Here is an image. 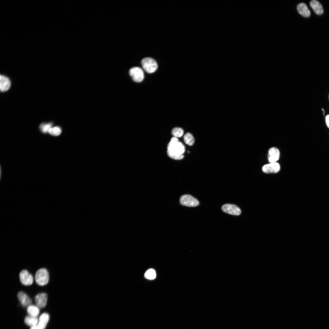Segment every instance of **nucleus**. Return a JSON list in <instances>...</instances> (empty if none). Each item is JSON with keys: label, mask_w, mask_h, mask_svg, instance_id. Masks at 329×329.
<instances>
[{"label": "nucleus", "mask_w": 329, "mask_h": 329, "mask_svg": "<svg viewBox=\"0 0 329 329\" xmlns=\"http://www.w3.org/2000/svg\"><path fill=\"white\" fill-rule=\"evenodd\" d=\"M180 204L184 206L189 207H195L198 206L199 203L197 199L188 194L181 196L179 200Z\"/></svg>", "instance_id": "20e7f679"}, {"label": "nucleus", "mask_w": 329, "mask_h": 329, "mask_svg": "<svg viewBox=\"0 0 329 329\" xmlns=\"http://www.w3.org/2000/svg\"><path fill=\"white\" fill-rule=\"evenodd\" d=\"M49 319V315L47 313H43L40 316L37 326L40 329H44Z\"/></svg>", "instance_id": "4468645a"}, {"label": "nucleus", "mask_w": 329, "mask_h": 329, "mask_svg": "<svg viewBox=\"0 0 329 329\" xmlns=\"http://www.w3.org/2000/svg\"></svg>", "instance_id": "a878e982"}, {"label": "nucleus", "mask_w": 329, "mask_h": 329, "mask_svg": "<svg viewBox=\"0 0 329 329\" xmlns=\"http://www.w3.org/2000/svg\"><path fill=\"white\" fill-rule=\"evenodd\" d=\"M24 322L27 325L31 327L37 325L38 319L37 317L31 316H26L24 319Z\"/></svg>", "instance_id": "f3484780"}, {"label": "nucleus", "mask_w": 329, "mask_h": 329, "mask_svg": "<svg viewBox=\"0 0 329 329\" xmlns=\"http://www.w3.org/2000/svg\"><path fill=\"white\" fill-rule=\"evenodd\" d=\"M52 125L51 123L42 124L40 126V128L42 133H46L48 132L49 130L52 127Z\"/></svg>", "instance_id": "4be33fe9"}, {"label": "nucleus", "mask_w": 329, "mask_h": 329, "mask_svg": "<svg viewBox=\"0 0 329 329\" xmlns=\"http://www.w3.org/2000/svg\"><path fill=\"white\" fill-rule=\"evenodd\" d=\"M167 148V151L177 155L183 154L185 151L183 145L179 141L177 138L175 137L171 139L168 144Z\"/></svg>", "instance_id": "f257e3e1"}, {"label": "nucleus", "mask_w": 329, "mask_h": 329, "mask_svg": "<svg viewBox=\"0 0 329 329\" xmlns=\"http://www.w3.org/2000/svg\"><path fill=\"white\" fill-rule=\"evenodd\" d=\"M325 122L327 127L329 128V115H327L325 118Z\"/></svg>", "instance_id": "b1692460"}, {"label": "nucleus", "mask_w": 329, "mask_h": 329, "mask_svg": "<svg viewBox=\"0 0 329 329\" xmlns=\"http://www.w3.org/2000/svg\"><path fill=\"white\" fill-rule=\"evenodd\" d=\"M11 86V82L7 77L1 75L0 76V90L2 92L8 90Z\"/></svg>", "instance_id": "f8f14e48"}, {"label": "nucleus", "mask_w": 329, "mask_h": 329, "mask_svg": "<svg viewBox=\"0 0 329 329\" xmlns=\"http://www.w3.org/2000/svg\"><path fill=\"white\" fill-rule=\"evenodd\" d=\"M141 63L144 70L149 73L154 72L158 68L156 62L151 58L146 57L143 58L142 60Z\"/></svg>", "instance_id": "7ed1b4c3"}, {"label": "nucleus", "mask_w": 329, "mask_h": 329, "mask_svg": "<svg viewBox=\"0 0 329 329\" xmlns=\"http://www.w3.org/2000/svg\"><path fill=\"white\" fill-rule=\"evenodd\" d=\"M183 139L185 142L189 146L192 145L194 143V137L192 135L189 133H187L185 135Z\"/></svg>", "instance_id": "a211bd4d"}, {"label": "nucleus", "mask_w": 329, "mask_h": 329, "mask_svg": "<svg viewBox=\"0 0 329 329\" xmlns=\"http://www.w3.org/2000/svg\"><path fill=\"white\" fill-rule=\"evenodd\" d=\"M62 130L61 128L58 126L51 127L49 130L48 133L50 134L55 136H58L61 133Z\"/></svg>", "instance_id": "412c9836"}, {"label": "nucleus", "mask_w": 329, "mask_h": 329, "mask_svg": "<svg viewBox=\"0 0 329 329\" xmlns=\"http://www.w3.org/2000/svg\"><path fill=\"white\" fill-rule=\"evenodd\" d=\"M262 169L265 173H276L280 170V165L279 163L276 162L271 163L264 165Z\"/></svg>", "instance_id": "9d476101"}, {"label": "nucleus", "mask_w": 329, "mask_h": 329, "mask_svg": "<svg viewBox=\"0 0 329 329\" xmlns=\"http://www.w3.org/2000/svg\"><path fill=\"white\" fill-rule=\"evenodd\" d=\"M310 5L315 13L318 15L322 14L324 12L323 7L321 4L318 1L313 0L310 2Z\"/></svg>", "instance_id": "2eb2a0df"}, {"label": "nucleus", "mask_w": 329, "mask_h": 329, "mask_svg": "<svg viewBox=\"0 0 329 329\" xmlns=\"http://www.w3.org/2000/svg\"><path fill=\"white\" fill-rule=\"evenodd\" d=\"M20 281L22 284L26 286L31 285L34 281L33 275L28 271L23 270L19 274Z\"/></svg>", "instance_id": "423d86ee"}, {"label": "nucleus", "mask_w": 329, "mask_h": 329, "mask_svg": "<svg viewBox=\"0 0 329 329\" xmlns=\"http://www.w3.org/2000/svg\"><path fill=\"white\" fill-rule=\"evenodd\" d=\"M279 151L276 147H273L269 149L268 157L270 163L276 162L279 159Z\"/></svg>", "instance_id": "9b49d317"}, {"label": "nucleus", "mask_w": 329, "mask_h": 329, "mask_svg": "<svg viewBox=\"0 0 329 329\" xmlns=\"http://www.w3.org/2000/svg\"><path fill=\"white\" fill-rule=\"evenodd\" d=\"M145 277L150 280H153L156 277V273L155 270L153 269H150L147 270L144 274Z\"/></svg>", "instance_id": "aec40b11"}, {"label": "nucleus", "mask_w": 329, "mask_h": 329, "mask_svg": "<svg viewBox=\"0 0 329 329\" xmlns=\"http://www.w3.org/2000/svg\"><path fill=\"white\" fill-rule=\"evenodd\" d=\"M17 297L20 303L23 307H27L31 305V299L25 292L22 291L19 292L17 293Z\"/></svg>", "instance_id": "1a4fd4ad"}, {"label": "nucleus", "mask_w": 329, "mask_h": 329, "mask_svg": "<svg viewBox=\"0 0 329 329\" xmlns=\"http://www.w3.org/2000/svg\"><path fill=\"white\" fill-rule=\"evenodd\" d=\"M167 154L168 156L171 158L176 160H180L183 158L184 155L183 154L177 155L175 154L168 152L167 151Z\"/></svg>", "instance_id": "5701e85b"}, {"label": "nucleus", "mask_w": 329, "mask_h": 329, "mask_svg": "<svg viewBox=\"0 0 329 329\" xmlns=\"http://www.w3.org/2000/svg\"><path fill=\"white\" fill-rule=\"evenodd\" d=\"M35 280L38 285L43 286L46 285L49 280V274L46 268H41L37 271L35 275Z\"/></svg>", "instance_id": "f03ea898"}, {"label": "nucleus", "mask_w": 329, "mask_h": 329, "mask_svg": "<svg viewBox=\"0 0 329 329\" xmlns=\"http://www.w3.org/2000/svg\"><path fill=\"white\" fill-rule=\"evenodd\" d=\"M297 9L299 14L305 17H309L310 15V12L306 5L303 3H301L297 6Z\"/></svg>", "instance_id": "ddd939ff"}, {"label": "nucleus", "mask_w": 329, "mask_h": 329, "mask_svg": "<svg viewBox=\"0 0 329 329\" xmlns=\"http://www.w3.org/2000/svg\"><path fill=\"white\" fill-rule=\"evenodd\" d=\"M183 130L179 127H175L171 131L172 135L174 137L178 138L181 137L183 134Z\"/></svg>", "instance_id": "6ab92c4d"}, {"label": "nucleus", "mask_w": 329, "mask_h": 329, "mask_svg": "<svg viewBox=\"0 0 329 329\" xmlns=\"http://www.w3.org/2000/svg\"><path fill=\"white\" fill-rule=\"evenodd\" d=\"M34 298L36 306L38 307L42 308L46 306L48 300V295L46 293H39L35 296Z\"/></svg>", "instance_id": "6e6552de"}, {"label": "nucleus", "mask_w": 329, "mask_h": 329, "mask_svg": "<svg viewBox=\"0 0 329 329\" xmlns=\"http://www.w3.org/2000/svg\"><path fill=\"white\" fill-rule=\"evenodd\" d=\"M27 312L29 315L37 317L40 313L39 308L37 306L30 305L27 307Z\"/></svg>", "instance_id": "dca6fc26"}, {"label": "nucleus", "mask_w": 329, "mask_h": 329, "mask_svg": "<svg viewBox=\"0 0 329 329\" xmlns=\"http://www.w3.org/2000/svg\"><path fill=\"white\" fill-rule=\"evenodd\" d=\"M30 329H40L38 326H35L32 327H31Z\"/></svg>", "instance_id": "393cba45"}, {"label": "nucleus", "mask_w": 329, "mask_h": 329, "mask_svg": "<svg viewBox=\"0 0 329 329\" xmlns=\"http://www.w3.org/2000/svg\"><path fill=\"white\" fill-rule=\"evenodd\" d=\"M129 73L133 80L136 82H141L144 79V74L143 71L140 67H132L129 69Z\"/></svg>", "instance_id": "39448f33"}, {"label": "nucleus", "mask_w": 329, "mask_h": 329, "mask_svg": "<svg viewBox=\"0 0 329 329\" xmlns=\"http://www.w3.org/2000/svg\"><path fill=\"white\" fill-rule=\"evenodd\" d=\"M221 209L224 212L234 215H239L241 212L239 207L235 205L231 204L223 205L221 207Z\"/></svg>", "instance_id": "0eeeda50"}]
</instances>
